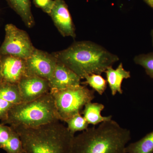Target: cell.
Instances as JSON below:
<instances>
[{
  "label": "cell",
  "mask_w": 153,
  "mask_h": 153,
  "mask_svg": "<svg viewBox=\"0 0 153 153\" xmlns=\"http://www.w3.org/2000/svg\"><path fill=\"white\" fill-rule=\"evenodd\" d=\"M33 2L36 7L49 15L54 4V0H33Z\"/></svg>",
  "instance_id": "7402d4cb"
},
{
  "label": "cell",
  "mask_w": 153,
  "mask_h": 153,
  "mask_svg": "<svg viewBox=\"0 0 153 153\" xmlns=\"http://www.w3.org/2000/svg\"><path fill=\"white\" fill-rule=\"evenodd\" d=\"M5 31L4 40L0 46V55L27 59L35 49L27 33L11 24L6 25Z\"/></svg>",
  "instance_id": "8992f818"
},
{
  "label": "cell",
  "mask_w": 153,
  "mask_h": 153,
  "mask_svg": "<svg viewBox=\"0 0 153 153\" xmlns=\"http://www.w3.org/2000/svg\"><path fill=\"white\" fill-rule=\"evenodd\" d=\"M81 78L62 63L57 62L49 81L50 92L64 90L81 85Z\"/></svg>",
  "instance_id": "8fae6325"
},
{
  "label": "cell",
  "mask_w": 153,
  "mask_h": 153,
  "mask_svg": "<svg viewBox=\"0 0 153 153\" xmlns=\"http://www.w3.org/2000/svg\"><path fill=\"white\" fill-rule=\"evenodd\" d=\"M15 131L10 126L0 124V149L4 150Z\"/></svg>",
  "instance_id": "44dd1931"
},
{
  "label": "cell",
  "mask_w": 153,
  "mask_h": 153,
  "mask_svg": "<svg viewBox=\"0 0 153 153\" xmlns=\"http://www.w3.org/2000/svg\"><path fill=\"white\" fill-rule=\"evenodd\" d=\"M26 75L36 76L49 81L57 63L53 55L35 48L26 60Z\"/></svg>",
  "instance_id": "52a82bcc"
},
{
  "label": "cell",
  "mask_w": 153,
  "mask_h": 153,
  "mask_svg": "<svg viewBox=\"0 0 153 153\" xmlns=\"http://www.w3.org/2000/svg\"><path fill=\"white\" fill-rule=\"evenodd\" d=\"M105 73L106 74V80L112 95L115 96L117 93L123 94V79L130 78V71L125 69L123 64L120 63L115 69H114L112 66H111L106 69Z\"/></svg>",
  "instance_id": "4fadbf2b"
},
{
  "label": "cell",
  "mask_w": 153,
  "mask_h": 153,
  "mask_svg": "<svg viewBox=\"0 0 153 153\" xmlns=\"http://www.w3.org/2000/svg\"><path fill=\"white\" fill-rule=\"evenodd\" d=\"M4 82L3 81L2 76L1 72V66H0V84Z\"/></svg>",
  "instance_id": "cb8c5ba5"
},
{
  "label": "cell",
  "mask_w": 153,
  "mask_h": 153,
  "mask_svg": "<svg viewBox=\"0 0 153 153\" xmlns=\"http://www.w3.org/2000/svg\"><path fill=\"white\" fill-rule=\"evenodd\" d=\"M7 153H24L21 138L16 130L4 148Z\"/></svg>",
  "instance_id": "ffe728a7"
},
{
  "label": "cell",
  "mask_w": 153,
  "mask_h": 153,
  "mask_svg": "<svg viewBox=\"0 0 153 153\" xmlns=\"http://www.w3.org/2000/svg\"><path fill=\"white\" fill-rule=\"evenodd\" d=\"M147 4L153 9V0H143Z\"/></svg>",
  "instance_id": "603a6c76"
},
{
  "label": "cell",
  "mask_w": 153,
  "mask_h": 153,
  "mask_svg": "<svg viewBox=\"0 0 153 153\" xmlns=\"http://www.w3.org/2000/svg\"><path fill=\"white\" fill-rule=\"evenodd\" d=\"M0 66L4 82L18 84L26 75V60L11 55H0Z\"/></svg>",
  "instance_id": "30bf717a"
},
{
  "label": "cell",
  "mask_w": 153,
  "mask_h": 153,
  "mask_svg": "<svg viewBox=\"0 0 153 153\" xmlns=\"http://www.w3.org/2000/svg\"><path fill=\"white\" fill-rule=\"evenodd\" d=\"M134 61L137 65L142 66L148 76L153 79V52L137 55Z\"/></svg>",
  "instance_id": "d6986e66"
},
{
  "label": "cell",
  "mask_w": 153,
  "mask_h": 153,
  "mask_svg": "<svg viewBox=\"0 0 153 153\" xmlns=\"http://www.w3.org/2000/svg\"><path fill=\"white\" fill-rule=\"evenodd\" d=\"M49 16L63 37L75 38V27L68 5L64 0H54Z\"/></svg>",
  "instance_id": "9c48e42d"
},
{
  "label": "cell",
  "mask_w": 153,
  "mask_h": 153,
  "mask_svg": "<svg viewBox=\"0 0 153 153\" xmlns=\"http://www.w3.org/2000/svg\"><path fill=\"white\" fill-rule=\"evenodd\" d=\"M22 102L17 84L3 82L0 84V120H5L12 108Z\"/></svg>",
  "instance_id": "7c38bea8"
},
{
  "label": "cell",
  "mask_w": 153,
  "mask_h": 153,
  "mask_svg": "<svg viewBox=\"0 0 153 153\" xmlns=\"http://www.w3.org/2000/svg\"><path fill=\"white\" fill-rule=\"evenodd\" d=\"M85 82L81 84L88 85L93 90L100 95H102L106 90L107 82L100 74H93L87 75L85 77Z\"/></svg>",
  "instance_id": "e0dca14e"
},
{
  "label": "cell",
  "mask_w": 153,
  "mask_h": 153,
  "mask_svg": "<svg viewBox=\"0 0 153 153\" xmlns=\"http://www.w3.org/2000/svg\"><path fill=\"white\" fill-rule=\"evenodd\" d=\"M151 37H152V45L153 46V30H152V31H151Z\"/></svg>",
  "instance_id": "d4e9b609"
},
{
  "label": "cell",
  "mask_w": 153,
  "mask_h": 153,
  "mask_svg": "<svg viewBox=\"0 0 153 153\" xmlns=\"http://www.w3.org/2000/svg\"><path fill=\"white\" fill-rule=\"evenodd\" d=\"M9 6L22 18L28 27H33L35 24L31 11L30 0H6Z\"/></svg>",
  "instance_id": "9a60e30c"
},
{
  "label": "cell",
  "mask_w": 153,
  "mask_h": 153,
  "mask_svg": "<svg viewBox=\"0 0 153 153\" xmlns=\"http://www.w3.org/2000/svg\"><path fill=\"white\" fill-rule=\"evenodd\" d=\"M18 85L22 102L34 100L50 91L49 81L38 76L26 75Z\"/></svg>",
  "instance_id": "ba28073f"
},
{
  "label": "cell",
  "mask_w": 153,
  "mask_h": 153,
  "mask_svg": "<svg viewBox=\"0 0 153 153\" xmlns=\"http://www.w3.org/2000/svg\"><path fill=\"white\" fill-rule=\"evenodd\" d=\"M64 122L67 124L68 130L74 135L76 132L83 131L87 129L89 125L81 113L77 114Z\"/></svg>",
  "instance_id": "ac0fdd59"
},
{
  "label": "cell",
  "mask_w": 153,
  "mask_h": 153,
  "mask_svg": "<svg viewBox=\"0 0 153 153\" xmlns=\"http://www.w3.org/2000/svg\"><path fill=\"white\" fill-rule=\"evenodd\" d=\"M104 108L105 105L102 103L90 102L85 105L83 108L82 112L83 117L89 124L94 126L112 119L111 115H102L101 112Z\"/></svg>",
  "instance_id": "5bb4252c"
},
{
  "label": "cell",
  "mask_w": 153,
  "mask_h": 153,
  "mask_svg": "<svg viewBox=\"0 0 153 153\" xmlns=\"http://www.w3.org/2000/svg\"><path fill=\"white\" fill-rule=\"evenodd\" d=\"M130 131L112 119L74 136L70 153H125Z\"/></svg>",
  "instance_id": "7a4b0ae2"
},
{
  "label": "cell",
  "mask_w": 153,
  "mask_h": 153,
  "mask_svg": "<svg viewBox=\"0 0 153 153\" xmlns=\"http://www.w3.org/2000/svg\"></svg>",
  "instance_id": "484cf974"
},
{
  "label": "cell",
  "mask_w": 153,
  "mask_h": 153,
  "mask_svg": "<svg viewBox=\"0 0 153 153\" xmlns=\"http://www.w3.org/2000/svg\"><path fill=\"white\" fill-rule=\"evenodd\" d=\"M59 121L35 128H14L25 153H70L74 136Z\"/></svg>",
  "instance_id": "3957f363"
},
{
  "label": "cell",
  "mask_w": 153,
  "mask_h": 153,
  "mask_svg": "<svg viewBox=\"0 0 153 153\" xmlns=\"http://www.w3.org/2000/svg\"><path fill=\"white\" fill-rule=\"evenodd\" d=\"M62 63L83 79L87 75H101L119 60L102 46L90 41L74 42L67 49L52 54Z\"/></svg>",
  "instance_id": "6da1fadb"
},
{
  "label": "cell",
  "mask_w": 153,
  "mask_h": 153,
  "mask_svg": "<svg viewBox=\"0 0 153 153\" xmlns=\"http://www.w3.org/2000/svg\"><path fill=\"white\" fill-rule=\"evenodd\" d=\"M60 120L54 97L49 92L34 100L15 105L1 123L14 128H31Z\"/></svg>",
  "instance_id": "277c9868"
},
{
  "label": "cell",
  "mask_w": 153,
  "mask_h": 153,
  "mask_svg": "<svg viewBox=\"0 0 153 153\" xmlns=\"http://www.w3.org/2000/svg\"><path fill=\"white\" fill-rule=\"evenodd\" d=\"M125 153H153V131L136 142L126 146Z\"/></svg>",
  "instance_id": "2e32d148"
},
{
  "label": "cell",
  "mask_w": 153,
  "mask_h": 153,
  "mask_svg": "<svg viewBox=\"0 0 153 153\" xmlns=\"http://www.w3.org/2000/svg\"><path fill=\"white\" fill-rule=\"evenodd\" d=\"M94 90L81 85L51 92L60 120L65 121L80 113L85 105L95 97Z\"/></svg>",
  "instance_id": "5b68a950"
}]
</instances>
